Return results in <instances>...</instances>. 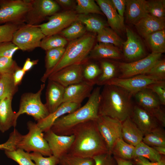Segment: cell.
<instances>
[{"label":"cell","mask_w":165,"mask_h":165,"mask_svg":"<svg viewBox=\"0 0 165 165\" xmlns=\"http://www.w3.org/2000/svg\"><path fill=\"white\" fill-rule=\"evenodd\" d=\"M18 91L15 85L12 74L1 75L0 79V101L6 97H12Z\"/></svg>","instance_id":"cell-32"},{"label":"cell","mask_w":165,"mask_h":165,"mask_svg":"<svg viewBox=\"0 0 165 165\" xmlns=\"http://www.w3.org/2000/svg\"><path fill=\"white\" fill-rule=\"evenodd\" d=\"M135 146L125 141L122 138L116 141L112 151L114 157L131 160L133 159Z\"/></svg>","instance_id":"cell-30"},{"label":"cell","mask_w":165,"mask_h":165,"mask_svg":"<svg viewBox=\"0 0 165 165\" xmlns=\"http://www.w3.org/2000/svg\"><path fill=\"white\" fill-rule=\"evenodd\" d=\"M93 86L82 82L65 87L63 103L72 102L81 104L85 99L90 96Z\"/></svg>","instance_id":"cell-19"},{"label":"cell","mask_w":165,"mask_h":165,"mask_svg":"<svg viewBox=\"0 0 165 165\" xmlns=\"http://www.w3.org/2000/svg\"><path fill=\"white\" fill-rule=\"evenodd\" d=\"M45 36L36 25L24 24L13 35L12 42L24 51H30L40 47L41 42Z\"/></svg>","instance_id":"cell-8"},{"label":"cell","mask_w":165,"mask_h":165,"mask_svg":"<svg viewBox=\"0 0 165 165\" xmlns=\"http://www.w3.org/2000/svg\"><path fill=\"white\" fill-rule=\"evenodd\" d=\"M97 40L99 42L109 43L121 47L123 42L117 33L111 28L105 27L97 33Z\"/></svg>","instance_id":"cell-37"},{"label":"cell","mask_w":165,"mask_h":165,"mask_svg":"<svg viewBox=\"0 0 165 165\" xmlns=\"http://www.w3.org/2000/svg\"><path fill=\"white\" fill-rule=\"evenodd\" d=\"M116 160L117 165H134L131 160L122 159L114 157Z\"/></svg>","instance_id":"cell-56"},{"label":"cell","mask_w":165,"mask_h":165,"mask_svg":"<svg viewBox=\"0 0 165 165\" xmlns=\"http://www.w3.org/2000/svg\"><path fill=\"white\" fill-rule=\"evenodd\" d=\"M6 156L16 162L19 165H35L31 160L29 153L17 148L12 151H5Z\"/></svg>","instance_id":"cell-42"},{"label":"cell","mask_w":165,"mask_h":165,"mask_svg":"<svg viewBox=\"0 0 165 165\" xmlns=\"http://www.w3.org/2000/svg\"><path fill=\"white\" fill-rule=\"evenodd\" d=\"M77 20L85 26L86 30L98 33L106 26V24L101 19L97 17L88 15H78Z\"/></svg>","instance_id":"cell-35"},{"label":"cell","mask_w":165,"mask_h":165,"mask_svg":"<svg viewBox=\"0 0 165 165\" xmlns=\"http://www.w3.org/2000/svg\"><path fill=\"white\" fill-rule=\"evenodd\" d=\"M45 87V84L43 83L36 93L27 92L21 95L19 110L15 113L16 122L19 117L24 114L31 116L37 122L48 116L50 114L48 110L41 99L42 92Z\"/></svg>","instance_id":"cell-5"},{"label":"cell","mask_w":165,"mask_h":165,"mask_svg":"<svg viewBox=\"0 0 165 165\" xmlns=\"http://www.w3.org/2000/svg\"><path fill=\"white\" fill-rule=\"evenodd\" d=\"M145 38L152 53H161L165 52V29L150 34Z\"/></svg>","instance_id":"cell-31"},{"label":"cell","mask_w":165,"mask_h":165,"mask_svg":"<svg viewBox=\"0 0 165 165\" xmlns=\"http://www.w3.org/2000/svg\"><path fill=\"white\" fill-rule=\"evenodd\" d=\"M125 31L127 39L122 46L124 58L132 62L145 57V51L139 37L129 28H126Z\"/></svg>","instance_id":"cell-14"},{"label":"cell","mask_w":165,"mask_h":165,"mask_svg":"<svg viewBox=\"0 0 165 165\" xmlns=\"http://www.w3.org/2000/svg\"><path fill=\"white\" fill-rule=\"evenodd\" d=\"M78 15L69 10L56 13L48 18L45 23L36 25L45 36L58 34L77 20Z\"/></svg>","instance_id":"cell-11"},{"label":"cell","mask_w":165,"mask_h":165,"mask_svg":"<svg viewBox=\"0 0 165 165\" xmlns=\"http://www.w3.org/2000/svg\"><path fill=\"white\" fill-rule=\"evenodd\" d=\"M101 87L93 89L86 103L73 112L63 116L54 123L50 129L59 135H70L73 129L78 125L99 117L98 109Z\"/></svg>","instance_id":"cell-3"},{"label":"cell","mask_w":165,"mask_h":165,"mask_svg":"<svg viewBox=\"0 0 165 165\" xmlns=\"http://www.w3.org/2000/svg\"><path fill=\"white\" fill-rule=\"evenodd\" d=\"M144 135L160 127L154 117L138 105H134L130 117Z\"/></svg>","instance_id":"cell-17"},{"label":"cell","mask_w":165,"mask_h":165,"mask_svg":"<svg viewBox=\"0 0 165 165\" xmlns=\"http://www.w3.org/2000/svg\"><path fill=\"white\" fill-rule=\"evenodd\" d=\"M19 67L12 58L0 57V73L12 74Z\"/></svg>","instance_id":"cell-47"},{"label":"cell","mask_w":165,"mask_h":165,"mask_svg":"<svg viewBox=\"0 0 165 165\" xmlns=\"http://www.w3.org/2000/svg\"><path fill=\"white\" fill-rule=\"evenodd\" d=\"M48 80L45 105L50 114L56 111L63 103L65 87L55 81Z\"/></svg>","instance_id":"cell-20"},{"label":"cell","mask_w":165,"mask_h":165,"mask_svg":"<svg viewBox=\"0 0 165 165\" xmlns=\"http://www.w3.org/2000/svg\"><path fill=\"white\" fill-rule=\"evenodd\" d=\"M65 50L64 47L54 48L47 50L45 59L46 71L40 80L45 83L47 79L48 73L57 64L62 57Z\"/></svg>","instance_id":"cell-28"},{"label":"cell","mask_w":165,"mask_h":165,"mask_svg":"<svg viewBox=\"0 0 165 165\" xmlns=\"http://www.w3.org/2000/svg\"><path fill=\"white\" fill-rule=\"evenodd\" d=\"M152 147L158 153L162 156L165 155V147L161 146Z\"/></svg>","instance_id":"cell-58"},{"label":"cell","mask_w":165,"mask_h":165,"mask_svg":"<svg viewBox=\"0 0 165 165\" xmlns=\"http://www.w3.org/2000/svg\"><path fill=\"white\" fill-rule=\"evenodd\" d=\"M27 126L28 132L26 134L23 135L17 148L28 153L31 152H38L44 156L52 155L48 143L44 138V133L37 123L30 121L27 122Z\"/></svg>","instance_id":"cell-6"},{"label":"cell","mask_w":165,"mask_h":165,"mask_svg":"<svg viewBox=\"0 0 165 165\" xmlns=\"http://www.w3.org/2000/svg\"><path fill=\"white\" fill-rule=\"evenodd\" d=\"M147 88L151 90L156 95L161 105H165V80L151 84Z\"/></svg>","instance_id":"cell-49"},{"label":"cell","mask_w":165,"mask_h":165,"mask_svg":"<svg viewBox=\"0 0 165 165\" xmlns=\"http://www.w3.org/2000/svg\"><path fill=\"white\" fill-rule=\"evenodd\" d=\"M23 135L15 129L10 133L9 138L5 142L0 144V150L5 151H12L17 149V146L22 139Z\"/></svg>","instance_id":"cell-45"},{"label":"cell","mask_w":165,"mask_h":165,"mask_svg":"<svg viewBox=\"0 0 165 165\" xmlns=\"http://www.w3.org/2000/svg\"><path fill=\"white\" fill-rule=\"evenodd\" d=\"M52 155L59 159L68 153L73 141L74 136L57 135L51 129L44 133Z\"/></svg>","instance_id":"cell-15"},{"label":"cell","mask_w":165,"mask_h":165,"mask_svg":"<svg viewBox=\"0 0 165 165\" xmlns=\"http://www.w3.org/2000/svg\"><path fill=\"white\" fill-rule=\"evenodd\" d=\"M146 8L149 15L158 18L165 19V0L146 1Z\"/></svg>","instance_id":"cell-40"},{"label":"cell","mask_w":165,"mask_h":165,"mask_svg":"<svg viewBox=\"0 0 165 165\" xmlns=\"http://www.w3.org/2000/svg\"><path fill=\"white\" fill-rule=\"evenodd\" d=\"M95 40L94 35L87 33L71 41L59 62L48 73L47 79L50 75L64 68L75 64H82L86 61Z\"/></svg>","instance_id":"cell-4"},{"label":"cell","mask_w":165,"mask_h":165,"mask_svg":"<svg viewBox=\"0 0 165 165\" xmlns=\"http://www.w3.org/2000/svg\"><path fill=\"white\" fill-rule=\"evenodd\" d=\"M111 0L119 15L123 17L125 10L126 0Z\"/></svg>","instance_id":"cell-53"},{"label":"cell","mask_w":165,"mask_h":165,"mask_svg":"<svg viewBox=\"0 0 165 165\" xmlns=\"http://www.w3.org/2000/svg\"><path fill=\"white\" fill-rule=\"evenodd\" d=\"M162 54L152 53L146 57L136 61L119 63L118 68L120 74L117 77L125 78L145 74L152 66L161 59Z\"/></svg>","instance_id":"cell-9"},{"label":"cell","mask_w":165,"mask_h":165,"mask_svg":"<svg viewBox=\"0 0 165 165\" xmlns=\"http://www.w3.org/2000/svg\"><path fill=\"white\" fill-rule=\"evenodd\" d=\"M76 2V12L79 14L88 15L90 13L104 14L94 0H77Z\"/></svg>","instance_id":"cell-39"},{"label":"cell","mask_w":165,"mask_h":165,"mask_svg":"<svg viewBox=\"0 0 165 165\" xmlns=\"http://www.w3.org/2000/svg\"><path fill=\"white\" fill-rule=\"evenodd\" d=\"M1 75L0 73V79L1 78Z\"/></svg>","instance_id":"cell-59"},{"label":"cell","mask_w":165,"mask_h":165,"mask_svg":"<svg viewBox=\"0 0 165 165\" xmlns=\"http://www.w3.org/2000/svg\"><path fill=\"white\" fill-rule=\"evenodd\" d=\"M38 61V59L31 60L30 58H28L22 68L24 71L26 72L31 69L34 66L37 64Z\"/></svg>","instance_id":"cell-55"},{"label":"cell","mask_w":165,"mask_h":165,"mask_svg":"<svg viewBox=\"0 0 165 165\" xmlns=\"http://www.w3.org/2000/svg\"><path fill=\"white\" fill-rule=\"evenodd\" d=\"M19 48L12 41L0 43V57L12 58L15 53Z\"/></svg>","instance_id":"cell-50"},{"label":"cell","mask_w":165,"mask_h":165,"mask_svg":"<svg viewBox=\"0 0 165 165\" xmlns=\"http://www.w3.org/2000/svg\"><path fill=\"white\" fill-rule=\"evenodd\" d=\"M97 4L106 16L108 23L116 33L123 31L125 29L124 18L119 15L111 0H96Z\"/></svg>","instance_id":"cell-18"},{"label":"cell","mask_w":165,"mask_h":165,"mask_svg":"<svg viewBox=\"0 0 165 165\" xmlns=\"http://www.w3.org/2000/svg\"><path fill=\"white\" fill-rule=\"evenodd\" d=\"M133 95L116 86L106 84L101 92L98 109L99 116H105L122 122L130 117L134 105Z\"/></svg>","instance_id":"cell-2"},{"label":"cell","mask_w":165,"mask_h":165,"mask_svg":"<svg viewBox=\"0 0 165 165\" xmlns=\"http://www.w3.org/2000/svg\"><path fill=\"white\" fill-rule=\"evenodd\" d=\"M134 165H165V160L163 157L160 160L156 162H151L147 159L141 156L134 158L132 160Z\"/></svg>","instance_id":"cell-52"},{"label":"cell","mask_w":165,"mask_h":165,"mask_svg":"<svg viewBox=\"0 0 165 165\" xmlns=\"http://www.w3.org/2000/svg\"><path fill=\"white\" fill-rule=\"evenodd\" d=\"M72 134L74 138L68 153L93 158L97 156L109 152L95 120L88 121L78 125L73 129Z\"/></svg>","instance_id":"cell-1"},{"label":"cell","mask_w":165,"mask_h":165,"mask_svg":"<svg viewBox=\"0 0 165 165\" xmlns=\"http://www.w3.org/2000/svg\"><path fill=\"white\" fill-rule=\"evenodd\" d=\"M83 81L92 86L96 84L101 70L97 64L88 61V59L82 64Z\"/></svg>","instance_id":"cell-29"},{"label":"cell","mask_w":165,"mask_h":165,"mask_svg":"<svg viewBox=\"0 0 165 165\" xmlns=\"http://www.w3.org/2000/svg\"><path fill=\"white\" fill-rule=\"evenodd\" d=\"M145 74L155 76L162 80H165V60L160 59L157 61Z\"/></svg>","instance_id":"cell-48"},{"label":"cell","mask_w":165,"mask_h":165,"mask_svg":"<svg viewBox=\"0 0 165 165\" xmlns=\"http://www.w3.org/2000/svg\"><path fill=\"white\" fill-rule=\"evenodd\" d=\"M95 122L105 142L108 152L112 154L116 141L119 138H122V122L117 119L105 116H99Z\"/></svg>","instance_id":"cell-10"},{"label":"cell","mask_w":165,"mask_h":165,"mask_svg":"<svg viewBox=\"0 0 165 165\" xmlns=\"http://www.w3.org/2000/svg\"><path fill=\"white\" fill-rule=\"evenodd\" d=\"M29 155L35 165H57L59 163V159L53 155L45 157L36 152L29 153Z\"/></svg>","instance_id":"cell-46"},{"label":"cell","mask_w":165,"mask_h":165,"mask_svg":"<svg viewBox=\"0 0 165 165\" xmlns=\"http://www.w3.org/2000/svg\"><path fill=\"white\" fill-rule=\"evenodd\" d=\"M60 165H94L93 158H83L69 153L59 159Z\"/></svg>","instance_id":"cell-43"},{"label":"cell","mask_w":165,"mask_h":165,"mask_svg":"<svg viewBox=\"0 0 165 165\" xmlns=\"http://www.w3.org/2000/svg\"><path fill=\"white\" fill-rule=\"evenodd\" d=\"M81 104L72 102L63 103L53 112L50 114L44 119L36 123L43 132L50 129L55 122L61 116L71 113L81 107Z\"/></svg>","instance_id":"cell-22"},{"label":"cell","mask_w":165,"mask_h":165,"mask_svg":"<svg viewBox=\"0 0 165 165\" xmlns=\"http://www.w3.org/2000/svg\"><path fill=\"white\" fill-rule=\"evenodd\" d=\"M31 0H0V24L24 23Z\"/></svg>","instance_id":"cell-7"},{"label":"cell","mask_w":165,"mask_h":165,"mask_svg":"<svg viewBox=\"0 0 165 165\" xmlns=\"http://www.w3.org/2000/svg\"><path fill=\"white\" fill-rule=\"evenodd\" d=\"M56 1L58 5L64 7L70 6L73 3V1L71 0H56Z\"/></svg>","instance_id":"cell-57"},{"label":"cell","mask_w":165,"mask_h":165,"mask_svg":"<svg viewBox=\"0 0 165 165\" xmlns=\"http://www.w3.org/2000/svg\"><path fill=\"white\" fill-rule=\"evenodd\" d=\"M134 25L138 33L145 38L150 34L164 29L165 20L148 14Z\"/></svg>","instance_id":"cell-24"},{"label":"cell","mask_w":165,"mask_h":165,"mask_svg":"<svg viewBox=\"0 0 165 165\" xmlns=\"http://www.w3.org/2000/svg\"><path fill=\"white\" fill-rule=\"evenodd\" d=\"M101 73L99 77L96 84L104 86L107 82L117 77L118 73L116 66L113 63L107 60L100 62Z\"/></svg>","instance_id":"cell-33"},{"label":"cell","mask_w":165,"mask_h":165,"mask_svg":"<svg viewBox=\"0 0 165 165\" xmlns=\"http://www.w3.org/2000/svg\"><path fill=\"white\" fill-rule=\"evenodd\" d=\"M24 24L8 23L0 25V43L12 41L15 32Z\"/></svg>","instance_id":"cell-44"},{"label":"cell","mask_w":165,"mask_h":165,"mask_svg":"<svg viewBox=\"0 0 165 165\" xmlns=\"http://www.w3.org/2000/svg\"><path fill=\"white\" fill-rule=\"evenodd\" d=\"M94 165H117L112 154L109 152L94 157Z\"/></svg>","instance_id":"cell-51"},{"label":"cell","mask_w":165,"mask_h":165,"mask_svg":"<svg viewBox=\"0 0 165 165\" xmlns=\"http://www.w3.org/2000/svg\"><path fill=\"white\" fill-rule=\"evenodd\" d=\"M142 141L151 146L165 147V133L161 127H159L150 133L145 135Z\"/></svg>","instance_id":"cell-38"},{"label":"cell","mask_w":165,"mask_h":165,"mask_svg":"<svg viewBox=\"0 0 165 165\" xmlns=\"http://www.w3.org/2000/svg\"><path fill=\"white\" fill-rule=\"evenodd\" d=\"M12 99L6 97L0 101V131L2 133L16 126L15 113L13 111L12 106Z\"/></svg>","instance_id":"cell-23"},{"label":"cell","mask_w":165,"mask_h":165,"mask_svg":"<svg viewBox=\"0 0 165 165\" xmlns=\"http://www.w3.org/2000/svg\"><path fill=\"white\" fill-rule=\"evenodd\" d=\"M146 0H126L125 12L126 19L135 25L148 14L146 8Z\"/></svg>","instance_id":"cell-27"},{"label":"cell","mask_w":165,"mask_h":165,"mask_svg":"<svg viewBox=\"0 0 165 165\" xmlns=\"http://www.w3.org/2000/svg\"><path fill=\"white\" fill-rule=\"evenodd\" d=\"M138 156L144 157L153 162H158L164 157L163 156L160 154L152 147L142 141L135 146L133 158Z\"/></svg>","instance_id":"cell-34"},{"label":"cell","mask_w":165,"mask_h":165,"mask_svg":"<svg viewBox=\"0 0 165 165\" xmlns=\"http://www.w3.org/2000/svg\"><path fill=\"white\" fill-rule=\"evenodd\" d=\"M26 73L22 68L19 67L12 74L13 79L15 85L18 86L20 84Z\"/></svg>","instance_id":"cell-54"},{"label":"cell","mask_w":165,"mask_h":165,"mask_svg":"<svg viewBox=\"0 0 165 165\" xmlns=\"http://www.w3.org/2000/svg\"><path fill=\"white\" fill-rule=\"evenodd\" d=\"M137 105L146 110L153 116L161 109L160 101L156 95L151 90L145 88L133 96Z\"/></svg>","instance_id":"cell-21"},{"label":"cell","mask_w":165,"mask_h":165,"mask_svg":"<svg viewBox=\"0 0 165 165\" xmlns=\"http://www.w3.org/2000/svg\"><path fill=\"white\" fill-rule=\"evenodd\" d=\"M144 136L130 117L122 122V138L127 143L135 146L142 141Z\"/></svg>","instance_id":"cell-26"},{"label":"cell","mask_w":165,"mask_h":165,"mask_svg":"<svg viewBox=\"0 0 165 165\" xmlns=\"http://www.w3.org/2000/svg\"><path fill=\"white\" fill-rule=\"evenodd\" d=\"M82 64L66 67L51 75L48 79L55 81L65 87L83 81Z\"/></svg>","instance_id":"cell-16"},{"label":"cell","mask_w":165,"mask_h":165,"mask_svg":"<svg viewBox=\"0 0 165 165\" xmlns=\"http://www.w3.org/2000/svg\"><path fill=\"white\" fill-rule=\"evenodd\" d=\"M122 58L121 51L116 46L111 44L99 42L96 44L93 48L89 54L88 59H118Z\"/></svg>","instance_id":"cell-25"},{"label":"cell","mask_w":165,"mask_h":165,"mask_svg":"<svg viewBox=\"0 0 165 165\" xmlns=\"http://www.w3.org/2000/svg\"><path fill=\"white\" fill-rule=\"evenodd\" d=\"M86 30L84 24L77 20L60 33L67 40L71 41L83 35Z\"/></svg>","instance_id":"cell-36"},{"label":"cell","mask_w":165,"mask_h":165,"mask_svg":"<svg viewBox=\"0 0 165 165\" xmlns=\"http://www.w3.org/2000/svg\"><path fill=\"white\" fill-rule=\"evenodd\" d=\"M68 43L67 40L58 34L45 36L42 40L40 47L44 50L60 47H64Z\"/></svg>","instance_id":"cell-41"},{"label":"cell","mask_w":165,"mask_h":165,"mask_svg":"<svg viewBox=\"0 0 165 165\" xmlns=\"http://www.w3.org/2000/svg\"><path fill=\"white\" fill-rule=\"evenodd\" d=\"M162 81L164 80L155 76L142 74L125 78L116 77L105 85H112L119 86L133 96L137 92L147 88L150 85Z\"/></svg>","instance_id":"cell-13"},{"label":"cell","mask_w":165,"mask_h":165,"mask_svg":"<svg viewBox=\"0 0 165 165\" xmlns=\"http://www.w3.org/2000/svg\"><path fill=\"white\" fill-rule=\"evenodd\" d=\"M32 6L27 14V24L36 25L46 16L57 13L60 9L58 4L52 0H31Z\"/></svg>","instance_id":"cell-12"}]
</instances>
